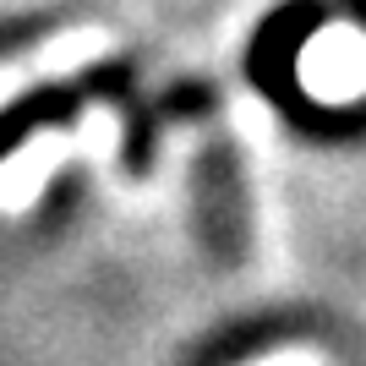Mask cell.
I'll return each mask as SVG.
<instances>
[{
  "label": "cell",
  "instance_id": "obj_2",
  "mask_svg": "<svg viewBox=\"0 0 366 366\" xmlns=\"http://www.w3.org/2000/svg\"><path fill=\"white\" fill-rule=\"evenodd\" d=\"M104 49H109L104 28H71V33H61V39H49V44L28 49V55H16V61L0 66V104H11L22 88H39L49 76H66V71H76V66L99 61Z\"/></svg>",
  "mask_w": 366,
  "mask_h": 366
},
{
  "label": "cell",
  "instance_id": "obj_4",
  "mask_svg": "<svg viewBox=\"0 0 366 366\" xmlns=\"http://www.w3.org/2000/svg\"><path fill=\"white\" fill-rule=\"evenodd\" d=\"M262 366H322L312 350H279L274 361H262Z\"/></svg>",
  "mask_w": 366,
  "mask_h": 366
},
{
  "label": "cell",
  "instance_id": "obj_3",
  "mask_svg": "<svg viewBox=\"0 0 366 366\" xmlns=\"http://www.w3.org/2000/svg\"><path fill=\"white\" fill-rule=\"evenodd\" d=\"M306 82L322 99H350L366 88V39L355 28H328L306 44Z\"/></svg>",
  "mask_w": 366,
  "mask_h": 366
},
{
  "label": "cell",
  "instance_id": "obj_1",
  "mask_svg": "<svg viewBox=\"0 0 366 366\" xmlns=\"http://www.w3.org/2000/svg\"><path fill=\"white\" fill-rule=\"evenodd\" d=\"M115 137H121V121H115L109 109H88L71 132H39L28 148H16L11 159L0 164V208H6V214L33 208V197L44 192V181L66 159H76V153H88V148H109Z\"/></svg>",
  "mask_w": 366,
  "mask_h": 366
}]
</instances>
